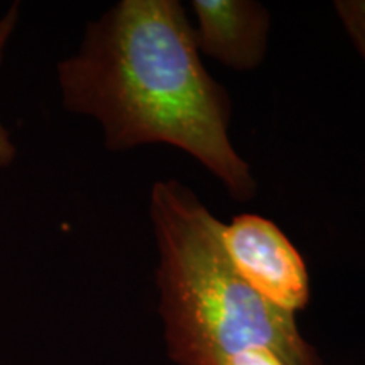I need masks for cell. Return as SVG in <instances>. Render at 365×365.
<instances>
[{"mask_svg":"<svg viewBox=\"0 0 365 365\" xmlns=\"http://www.w3.org/2000/svg\"><path fill=\"white\" fill-rule=\"evenodd\" d=\"M149 215L159 250V309L176 364L223 365L262 346L284 365H323L294 314L264 299L237 272L223 247V223L193 191L176 180L158 181Z\"/></svg>","mask_w":365,"mask_h":365,"instance_id":"2","label":"cell"},{"mask_svg":"<svg viewBox=\"0 0 365 365\" xmlns=\"http://www.w3.org/2000/svg\"><path fill=\"white\" fill-rule=\"evenodd\" d=\"M222 242L237 272L255 293L293 314L307 308V264L276 223L244 213L222 227Z\"/></svg>","mask_w":365,"mask_h":365,"instance_id":"3","label":"cell"},{"mask_svg":"<svg viewBox=\"0 0 365 365\" xmlns=\"http://www.w3.org/2000/svg\"><path fill=\"white\" fill-rule=\"evenodd\" d=\"M335 11L365 61V0H339Z\"/></svg>","mask_w":365,"mask_h":365,"instance_id":"6","label":"cell"},{"mask_svg":"<svg viewBox=\"0 0 365 365\" xmlns=\"http://www.w3.org/2000/svg\"><path fill=\"white\" fill-rule=\"evenodd\" d=\"M19 4H14V6L9 7V11L0 17V65H2L4 53H6V48L11 41L14 31H16L17 24H19ZM17 159V148L16 143H14L11 132L4 122L0 120V170H7L11 168Z\"/></svg>","mask_w":365,"mask_h":365,"instance_id":"5","label":"cell"},{"mask_svg":"<svg viewBox=\"0 0 365 365\" xmlns=\"http://www.w3.org/2000/svg\"><path fill=\"white\" fill-rule=\"evenodd\" d=\"M198 51L245 71L261 66L267 53L271 16L252 0H193Z\"/></svg>","mask_w":365,"mask_h":365,"instance_id":"4","label":"cell"},{"mask_svg":"<svg viewBox=\"0 0 365 365\" xmlns=\"http://www.w3.org/2000/svg\"><path fill=\"white\" fill-rule=\"evenodd\" d=\"M61 103L91 117L107 149L170 144L212 171L237 202L252 200L250 166L228 137L232 100L200 59L178 0H120L86 26L56 65Z\"/></svg>","mask_w":365,"mask_h":365,"instance_id":"1","label":"cell"},{"mask_svg":"<svg viewBox=\"0 0 365 365\" xmlns=\"http://www.w3.org/2000/svg\"><path fill=\"white\" fill-rule=\"evenodd\" d=\"M223 365H284L282 360L269 349L252 346L228 357Z\"/></svg>","mask_w":365,"mask_h":365,"instance_id":"7","label":"cell"}]
</instances>
